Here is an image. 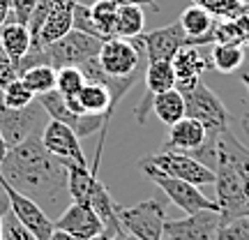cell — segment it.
Wrapping results in <instances>:
<instances>
[{
    "instance_id": "6da1fadb",
    "label": "cell",
    "mask_w": 249,
    "mask_h": 240,
    "mask_svg": "<svg viewBox=\"0 0 249 240\" xmlns=\"http://www.w3.org/2000/svg\"><path fill=\"white\" fill-rule=\"evenodd\" d=\"M0 178L37 203L55 205L62 196H70L67 164L46 150L42 132L30 134L21 143L7 148L0 164Z\"/></svg>"
},
{
    "instance_id": "7a4b0ae2",
    "label": "cell",
    "mask_w": 249,
    "mask_h": 240,
    "mask_svg": "<svg viewBox=\"0 0 249 240\" xmlns=\"http://www.w3.org/2000/svg\"><path fill=\"white\" fill-rule=\"evenodd\" d=\"M214 189H217V205L222 220H233L249 215L247 205V192L245 183L235 162L229 157V152L222 146L217 148V166H214Z\"/></svg>"
},
{
    "instance_id": "3957f363",
    "label": "cell",
    "mask_w": 249,
    "mask_h": 240,
    "mask_svg": "<svg viewBox=\"0 0 249 240\" xmlns=\"http://www.w3.org/2000/svg\"><path fill=\"white\" fill-rule=\"evenodd\" d=\"M123 229L136 240H164L166 205L160 199H145L134 205H118Z\"/></svg>"
},
{
    "instance_id": "277c9868",
    "label": "cell",
    "mask_w": 249,
    "mask_h": 240,
    "mask_svg": "<svg viewBox=\"0 0 249 240\" xmlns=\"http://www.w3.org/2000/svg\"><path fill=\"white\" fill-rule=\"evenodd\" d=\"M139 166H141L143 173L160 187L164 194L169 196L171 203L178 205L180 210H185L187 215L198 213V210H219L217 201H210V199L196 185H192V183H185V180H180V178L166 176V173H161L160 169H155L150 164H139Z\"/></svg>"
},
{
    "instance_id": "5b68a950",
    "label": "cell",
    "mask_w": 249,
    "mask_h": 240,
    "mask_svg": "<svg viewBox=\"0 0 249 240\" xmlns=\"http://www.w3.org/2000/svg\"><path fill=\"white\" fill-rule=\"evenodd\" d=\"M185 97V113L203 125L208 132L222 134L229 129V111L224 107V102L205 83H196L194 88L182 92Z\"/></svg>"
},
{
    "instance_id": "8992f818",
    "label": "cell",
    "mask_w": 249,
    "mask_h": 240,
    "mask_svg": "<svg viewBox=\"0 0 249 240\" xmlns=\"http://www.w3.org/2000/svg\"><path fill=\"white\" fill-rule=\"evenodd\" d=\"M139 164H150L155 169H160L161 173L180 178V180H185V183H192L196 187L214 185V171L208 169L198 160H194L192 155H185V152L161 150L157 155H150V157L141 160Z\"/></svg>"
},
{
    "instance_id": "52a82bcc",
    "label": "cell",
    "mask_w": 249,
    "mask_h": 240,
    "mask_svg": "<svg viewBox=\"0 0 249 240\" xmlns=\"http://www.w3.org/2000/svg\"><path fill=\"white\" fill-rule=\"evenodd\" d=\"M46 111L42 109L39 102H33L26 109H9L2 104V95H0V134L9 148L28 139L30 134L42 132V116Z\"/></svg>"
},
{
    "instance_id": "ba28073f",
    "label": "cell",
    "mask_w": 249,
    "mask_h": 240,
    "mask_svg": "<svg viewBox=\"0 0 249 240\" xmlns=\"http://www.w3.org/2000/svg\"><path fill=\"white\" fill-rule=\"evenodd\" d=\"M0 185H2V192H5V196H7V201H9L12 215H14L37 240H49V236L53 233L55 226H53V220L46 215L44 208L37 203V201H33L30 196L17 192L14 187L7 185L2 178H0Z\"/></svg>"
},
{
    "instance_id": "9c48e42d",
    "label": "cell",
    "mask_w": 249,
    "mask_h": 240,
    "mask_svg": "<svg viewBox=\"0 0 249 240\" xmlns=\"http://www.w3.org/2000/svg\"><path fill=\"white\" fill-rule=\"evenodd\" d=\"M37 102L42 104V109L46 111V116L53 118V120H60V123H65L67 127H71L79 139H86V136H92L95 132H102V127L108 125L107 120H104V116L74 113V111L65 104V99H62V95L58 90H51V92H46V95H39Z\"/></svg>"
},
{
    "instance_id": "30bf717a",
    "label": "cell",
    "mask_w": 249,
    "mask_h": 240,
    "mask_svg": "<svg viewBox=\"0 0 249 240\" xmlns=\"http://www.w3.org/2000/svg\"><path fill=\"white\" fill-rule=\"evenodd\" d=\"M222 224L219 210H198L164 222V240H214Z\"/></svg>"
},
{
    "instance_id": "8fae6325",
    "label": "cell",
    "mask_w": 249,
    "mask_h": 240,
    "mask_svg": "<svg viewBox=\"0 0 249 240\" xmlns=\"http://www.w3.org/2000/svg\"><path fill=\"white\" fill-rule=\"evenodd\" d=\"M134 44L148 55V62L152 60H173V55L178 54L182 46H187V35L178 21L161 26L150 33H141L139 37L132 39Z\"/></svg>"
},
{
    "instance_id": "7c38bea8",
    "label": "cell",
    "mask_w": 249,
    "mask_h": 240,
    "mask_svg": "<svg viewBox=\"0 0 249 240\" xmlns=\"http://www.w3.org/2000/svg\"><path fill=\"white\" fill-rule=\"evenodd\" d=\"M99 65L102 70L111 76H129L139 72L141 62V49L134 44L132 39L123 37H111L107 42H102L99 49Z\"/></svg>"
},
{
    "instance_id": "4fadbf2b",
    "label": "cell",
    "mask_w": 249,
    "mask_h": 240,
    "mask_svg": "<svg viewBox=\"0 0 249 240\" xmlns=\"http://www.w3.org/2000/svg\"><path fill=\"white\" fill-rule=\"evenodd\" d=\"M55 229H62L76 240H90L104 231V222L99 220V215L95 213V208L90 203H76L71 201L60 217L53 222Z\"/></svg>"
},
{
    "instance_id": "5bb4252c",
    "label": "cell",
    "mask_w": 249,
    "mask_h": 240,
    "mask_svg": "<svg viewBox=\"0 0 249 240\" xmlns=\"http://www.w3.org/2000/svg\"><path fill=\"white\" fill-rule=\"evenodd\" d=\"M42 143L46 146V150L53 152L55 157H60L62 162H74L79 166H88L86 155L81 150L79 136L74 134L71 127H67L60 120H49L42 129Z\"/></svg>"
},
{
    "instance_id": "9a60e30c",
    "label": "cell",
    "mask_w": 249,
    "mask_h": 240,
    "mask_svg": "<svg viewBox=\"0 0 249 240\" xmlns=\"http://www.w3.org/2000/svg\"><path fill=\"white\" fill-rule=\"evenodd\" d=\"M65 104L74 111V113H92V116H104L107 123H111V118L116 113V104L111 97V90L104 83H95V81H86L83 88L79 90V95L71 97H62Z\"/></svg>"
},
{
    "instance_id": "2e32d148",
    "label": "cell",
    "mask_w": 249,
    "mask_h": 240,
    "mask_svg": "<svg viewBox=\"0 0 249 240\" xmlns=\"http://www.w3.org/2000/svg\"><path fill=\"white\" fill-rule=\"evenodd\" d=\"M171 62H173V72H176V88L180 92L194 88L201 81V74L210 70V58H205L198 51V46H182Z\"/></svg>"
},
{
    "instance_id": "e0dca14e",
    "label": "cell",
    "mask_w": 249,
    "mask_h": 240,
    "mask_svg": "<svg viewBox=\"0 0 249 240\" xmlns=\"http://www.w3.org/2000/svg\"><path fill=\"white\" fill-rule=\"evenodd\" d=\"M205 139H208V129L198 120L185 116L176 125H171L169 139L164 141V150H176V152L192 155V152H196L203 146Z\"/></svg>"
},
{
    "instance_id": "ac0fdd59",
    "label": "cell",
    "mask_w": 249,
    "mask_h": 240,
    "mask_svg": "<svg viewBox=\"0 0 249 240\" xmlns=\"http://www.w3.org/2000/svg\"><path fill=\"white\" fill-rule=\"evenodd\" d=\"M178 23L182 26L187 35V46H203L214 44V18L198 5H189V7L180 14Z\"/></svg>"
},
{
    "instance_id": "d6986e66",
    "label": "cell",
    "mask_w": 249,
    "mask_h": 240,
    "mask_svg": "<svg viewBox=\"0 0 249 240\" xmlns=\"http://www.w3.org/2000/svg\"><path fill=\"white\" fill-rule=\"evenodd\" d=\"M74 28V0H70L67 5L53 9L49 17L44 18V23L39 26L37 35L33 37L30 46H49L58 42L60 37H65Z\"/></svg>"
},
{
    "instance_id": "ffe728a7",
    "label": "cell",
    "mask_w": 249,
    "mask_h": 240,
    "mask_svg": "<svg viewBox=\"0 0 249 240\" xmlns=\"http://www.w3.org/2000/svg\"><path fill=\"white\" fill-rule=\"evenodd\" d=\"M33 44V35L28 26L18 23V21H7L0 28V46L2 51L9 55V60L18 67V62L23 60V55L28 54V49Z\"/></svg>"
},
{
    "instance_id": "44dd1931",
    "label": "cell",
    "mask_w": 249,
    "mask_h": 240,
    "mask_svg": "<svg viewBox=\"0 0 249 240\" xmlns=\"http://www.w3.org/2000/svg\"><path fill=\"white\" fill-rule=\"evenodd\" d=\"M247 60V49L245 44H233V42H214L213 54H210V67L222 74L238 72Z\"/></svg>"
},
{
    "instance_id": "7402d4cb",
    "label": "cell",
    "mask_w": 249,
    "mask_h": 240,
    "mask_svg": "<svg viewBox=\"0 0 249 240\" xmlns=\"http://www.w3.org/2000/svg\"><path fill=\"white\" fill-rule=\"evenodd\" d=\"M152 113L160 118L166 127H171V125H176L178 120H182V118L187 116L182 92H180L178 88H171V90H166V92H157V95L152 97Z\"/></svg>"
},
{
    "instance_id": "603a6c76",
    "label": "cell",
    "mask_w": 249,
    "mask_h": 240,
    "mask_svg": "<svg viewBox=\"0 0 249 240\" xmlns=\"http://www.w3.org/2000/svg\"><path fill=\"white\" fill-rule=\"evenodd\" d=\"M143 23H145V14L141 5H118L116 37L134 39L143 33Z\"/></svg>"
},
{
    "instance_id": "cb8c5ba5",
    "label": "cell",
    "mask_w": 249,
    "mask_h": 240,
    "mask_svg": "<svg viewBox=\"0 0 249 240\" xmlns=\"http://www.w3.org/2000/svg\"><path fill=\"white\" fill-rule=\"evenodd\" d=\"M118 5L116 0H97L95 5H90V17L97 28L99 37L107 42L111 37H116V18H118Z\"/></svg>"
},
{
    "instance_id": "d4e9b609",
    "label": "cell",
    "mask_w": 249,
    "mask_h": 240,
    "mask_svg": "<svg viewBox=\"0 0 249 240\" xmlns=\"http://www.w3.org/2000/svg\"><path fill=\"white\" fill-rule=\"evenodd\" d=\"M18 79L26 83V88L39 97V95H46L55 90V67L51 65H35V67H28L18 74Z\"/></svg>"
},
{
    "instance_id": "484cf974",
    "label": "cell",
    "mask_w": 249,
    "mask_h": 240,
    "mask_svg": "<svg viewBox=\"0 0 249 240\" xmlns=\"http://www.w3.org/2000/svg\"><path fill=\"white\" fill-rule=\"evenodd\" d=\"M219 146L229 152V157L235 162V166L240 171L242 183H245V192H247V205H249V150L242 146L240 139H238L231 129H226V132L219 136Z\"/></svg>"
},
{
    "instance_id": "4316f807",
    "label": "cell",
    "mask_w": 249,
    "mask_h": 240,
    "mask_svg": "<svg viewBox=\"0 0 249 240\" xmlns=\"http://www.w3.org/2000/svg\"><path fill=\"white\" fill-rule=\"evenodd\" d=\"M83 83H86V76H83V72L79 67H60V70H55V90L60 92L62 97L79 95Z\"/></svg>"
},
{
    "instance_id": "83f0119b",
    "label": "cell",
    "mask_w": 249,
    "mask_h": 240,
    "mask_svg": "<svg viewBox=\"0 0 249 240\" xmlns=\"http://www.w3.org/2000/svg\"><path fill=\"white\" fill-rule=\"evenodd\" d=\"M0 95H2V104L9 109H26L35 102V95L26 88V83L21 79H14L12 83H7L5 88H0Z\"/></svg>"
},
{
    "instance_id": "f1b7e54d",
    "label": "cell",
    "mask_w": 249,
    "mask_h": 240,
    "mask_svg": "<svg viewBox=\"0 0 249 240\" xmlns=\"http://www.w3.org/2000/svg\"><path fill=\"white\" fill-rule=\"evenodd\" d=\"M194 5L203 7L214 21H224V18H233L240 14L245 7V0H192Z\"/></svg>"
},
{
    "instance_id": "f546056e",
    "label": "cell",
    "mask_w": 249,
    "mask_h": 240,
    "mask_svg": "<svg viewBox=\"0 0 249 240\" xmlns=\"http://www.w3.org/2000/svg\"><path fill=\"white\" fill-rule=\"evenodd\" d=\"M214 240H249V215L222 220Z\"/></svg>"
},
{
    "instance_id": "4dcf8cb0",
    "label": "cell",
    "mask_w": 249,
    "mask_h": 240,
    "mask_svg": "<svg viewBox=\"0 0 249 240\" xmlns=\"http://www.w3.org/2000/svg\"><path fill=\"white\" fill-rule=\"evenodd\" d=\"M70 0H37V7L35 12H33V17H30V21H28V30H30V35L35 37L37 30H39V26L44 23V18L53 12V9L62 7V5H67Z\"/></svg>"
},
{
    "instance_id": "1f68e13d",
    "label": "cell",
    "mask_w": 249,
    "mask_h": 240,
    "mask_svg": "<svg viewBox=\"0 0 249 240\" xmlns=\"http://www.w3.org/2000/svg\"><path fill=\"white\" fill-rule=\"evenodd\" d=\"M2 240H37V238L12 215V210H7L5 217H2Z\"/></svg>"
},
{
    "instance_id": "d6a6232c",
    "label": "cell",
    "mask_w": 249,
    "mask_h": 240,
    "mask_svg": "<svg viewBox=\"0 0 249 240\" xmlns=\"http://www.w3.org/2000/svg\"><path fill=\"white\" fill-rule=\"evenodd\" d=\"M74 30H81V33H88L92 37H99L97 28L92 23V17H90V7L81 0H74ZM102 39V37H99ZM104 42V39H102Z\"/></svg>"
},
{
    "instance_id": "836d02e7",
    "label": "cell",
    "mask_w": 249,
    "mask_h": 240,
    "mask_svg": "<svg viewBox=\"0 0 249 240\" xmlns=\"http://www.w3.org/2000/svg\"><path fill=\"white\" fill-rule=\"evenodd\" d=\"M9 2H12V21L28 26V21L37 7V0H9Z\"/></svg>"
},
{
    "instance_id": "e575fe53",
    "label": "cell",
    "mask_w": 249,
    "mask_h": 240,
    "mask_svg": "<svg viewBox=\"0 0 249 240\" xmlns=\"http://www.w3.org/2000/svg\"><path fill=\"white\" fill-rule=\"evenodd\" d=\"M14 79H18V67L9 60V55L2 51L0 46V88H5L7 83H12Z\"/></svg>"
},
{
    "instance_id": "d590c367",
    "label": "cell",
    "mask_w": 249,
    "mask_h": 240,
    "mask_svg": "<svg viewBox=\"0 0 249 240\" xmlns=\"http://www.w3.org/2000/svg\"><path fill=\"white\" fill-rule=\"evenodd\" d=\"M7 21H12V2L9 0H0V28Z\"/></svg>"
},
{
    "instance_id": "8d00e7d4",
    "label": "cell",
    "mask_w": 249,
    "mask_h": 240,
    "mask_svg": "<svg viewBox=\"0 0 249 240\" xmlns=\"http://www.w3.org/2000/svg\"><path fill=\"white\" fill-rule=\"evenodd\" d=\"M7 143H5V139H2V134H0V164H2V160H5V155H7ZM0 205H9L7 196H5V192H2V185H0Z\"/></svg>"
},
{
    "instance_id": "74e56055",
    "label": "cell",
    "mask_w": 249,
    "mask_h": 240,
    "mask_svg": "<svg viewBox=\"0 0 249 240\" xmlns=\"http://www.w3.org/2000/svg\"><path fill=\"white\" fill-rule=\"evenodd\" d=\"M49 240H76V238L70 236L67 231H62V229H53V233L49 236Z\"/></svg>"
},
{
    "instance_id": "f35d334b",
    "label": "cell",
    "mask_w": 249,
    "mask_h": 240,
    "mask_svg": "<svg viewBox=\"0 0 249 240\" xmlns=\"http://www.w3.org/2000/svg\"><path fill=\"white\" fill-rule=\"evenodd\" d=\"M240 81L245 83V88L249 92V60H245V65L240 67Z\"/></svg>"
},
{
    "instance_id": "ab89813d",
    "label": "cell",
    "mask_w": 249,
    "mask_h": 240,
    "mask_svg": "<svg viewBox=\"0 0 249 240\" xmlns=\"http://www.w3.org/2000/svg\"><path fill=\"white\" fill-rule=\"evenodd\" d=\"M120 5H148V7H155V0H116Z\"/></svg>"
},
{
    "instance_id": "60d3db41",
    "label": "cell",
    "mask_w": 249,
    "mask_h": 240,
    "mask_svg": "<svg viewBox=\"0 0 249 240\" xmlns=\"http://www.w3.org/2000/svg\"><path fill=\"white\" fill-rule=\"evenodd\" d=\"M108 240H132V236H129L127 231H120V233H113Z\"/></svg>"
},
{
    "instance_id": "b9f144b4",
    "label": "cell",
    "mask_w": 249,
    "mask_h": 240,
    "mask_svg": "<svg viewBox=\"0 0 249 240\" xmlns=\"http://www.w3.org/2000/svg\"><path fill=\"white\" fill-rule=\"evenodd\" d=\"M9 210V205H0V240H2V217Z\"/></svg>"
},
{
    "instance_id": "7bdbcfd3",
    "label": "cell",
    "mask_w": 249,
    "mask_h": 240,
    "mask_svg": "<svg viewBox=\"0 0 249 240\" xmlns=\"http://www.w3.org/2000/svg\"><path fill=\"white\" fill-rule=\"evenodd\" d=\"M111 236H113V233L102 231V233H99V236H95V238H90V240H108V238H111Z\"/></svg>"
},
{
    "instance_id": "ee69618b",
    "label": "cell",
    "mask_w": 249,
    "mask_h": 240,
    "mask_svg": "<svg viewBox=\"0 0 249 240\" xmlns=\"http://www.w3.org/2000/svg\"><path fill=\"white\" fill-rule=\"evenodd\" d=\"M247 49H249V44H247Z\"/></svg>"
}]
</instances>
